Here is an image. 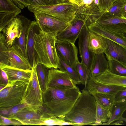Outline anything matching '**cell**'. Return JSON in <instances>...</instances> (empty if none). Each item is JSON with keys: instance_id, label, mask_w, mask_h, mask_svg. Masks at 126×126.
<instances>
[{"instance_id": "1", "label": "cell", "mask_w": 126, "mask_h": 126, "mask_svg": "<svg viewBox=\"0 0 126 126\" xmlns=\"http://www.w3.org/2000/svg\"><path fill=\"white\" fill-rule=\"evenodd\" d=\"M81 93L77 86L47 87L42 92L43 105L55 117L63 118L71 110Z\"/></svg>"}, {"instance_id": "2", "label": "cell", "mask_w": 126, "mask_h": 126, "mask_svg": "<svg viewBox=\"0 0 126 126\" xmlns=\"http://www.w3.org/2000/svg\"><path fill=\"white\" fill-rule=\"evenodd\" d=\"M81 92L71 110L63 119L71 125H97L96 99L85 88Z\"/></svg>"}, {"instance_id": "3", "label": "cell", "mask_w": 126, "mask_h": 126, "mask_svg": "<svg viewBox=\"0 0 126 126\" xmlns=\"http://www.w3.org/2000/svg\"><path fill=\"white\" fill-rule=\"evenodd\" d=\"M58 33L46 32L41 29L34 34V47L38 63L48 68L58 67L59 59L55 47Z\"/></svg>"}, {"instance_id": "4", "label": "cell", "mask_w": 126, "mask_h": 126, "mask_svg": "<svg viewBox=\"0 0 126 126\" xmlns=\"http://www.w3.org/2000/svg\"><path fill=\"white\" fill-rule=\"evenodd\" d=\"M28 10L33 13H44L70 24L74 19L78 8L75 4L65 0L55 4L47 5H29Z\"/></svg>"}, {"instance_id": "5", "label": "cell", "mask_w": 126, "mask_h": 126, "mask_svg": "<svg viewBox=\"0 0 126 126\" xmlns=\"http://www.w3.org/2000/svg\"><path fill=\"white\" fill-rule=\"evenodd\" d=\"M55 117L43 105H31L22 109L10 119L18 120L23 125H41L44 121Z\"/></svg>"}, {"instance_id": "6", "label": "cell", "mask_w": 126, "mask_h": 126, "mask_svg": "<svg viewBox=\"0 0 126 126\" xmlns=\"http://www.w3.org/2000/svg\"><path fill=\"white\" fill-rule=\"evenodd\" d=\"M28 82L16 81L8 84L0 90V109L20 103Z\"/></svg>"}, {"instance_id": "7", "label": "cell", "mask_w": 126, "mask_h": 126, "mask_svg": "<svg viewBox=\"0 0 126 126\" xmlns=\"http://www.w3.org/2000/svg\"><path fill=\"white\" fill-rule=\"evenodd\" d=\"M34 63L32 69L31 78L27 85L21 103L32 106H43L42 92L37 78Z\"/></svg>"}, {"instance_id": "8", "label": "cell", "mask_w": 126, "mask_h": 126, "mask_svg": "<svg viewBox=\"0 0 126 126\" xmlns=\"http://www.w3.org/2000/svg\"><path fill=\"white\" fill-rule=\"evenodd\" d=\"M33 13L41 30L45 32L58 33L70 24L44 13L39 12Z\"/></svg>"}, {"instance_id": "9", "label": "cell", "mask_w": 126, "mask_h": 126, "mask_svg": "<svg viewBox=\"0 0 126 126\" xmlns=\"http://www.w3.org/2000/svg\"><path fill=\"white\" fill-rule=\"evenodd\" d=\"M55 47L59 58L74 67L79 62L78 49L75 44L56 39Z\"/></svg>"}, {"instance_id": "10", "label": "cell", "mask_w": 126, "mask_h": 126, "mask_svg": "<svg viewBox=\"0 0 126 126\" xmlns=\"http://www.w3.org/2000/svg\"><path fill=\"white\" fill-rule=\"evenodd\" d=\"M89 29L86 25L83 27L78 37V45L81 63L86 68L89 77L92 64L95 55L88 46Z\"/></svg>"}, {"instance_id": "11", "label": "cell", "mask_w": 126, "mask_h": 126, "mask_svg": "<svg viewBox=\"0 0 126 126\" xmlns=\"http://www.w3.org/2000/svg\"><path fill=\"white\" fill-rule=\"evenodd\" d=\"M41 29L36 20L32 21L28 29L26 39V57L32 68L34 63H38L34 46V34Z\"/></svg>"}, {"instance_id": "12", "label": "cell", "mask_w": 126, "mask_h": 126, "mask_svg": "<svg viewBox=\"0 0 126 126\" xmlns=\"http://www.w3.org/2000/svg\"><path fill=\"white\" fill-rule=\"evenodd\" d=\"M95 23L109 31L119 33H126V18L122 17L109 16L103 14Z\"/></svg>"}, {"instance_id": "13", "label": "cell", "mask_w": 126, "mask_h": 126, "mask_svg": "<svg viewBox=\"0 0 126 126\" xmlns=\"http://www.w3.org/2000/svg\"><path fill=\"white\" fill-rule=\"evenodd\" d=\"M85 88L93 95L102 93L115 95L120 90L126 88V86L102 83L97 81L95 77L91 76L89 77Z\"/></svg>"}, {"instance_id": "14", "label": "cell", "mask_w": 126, "mask_h": 126, "mask_svg": "<svg viewBox=\"0 0 126 126\" xmlns=\"http://www.w3.org/2000/svg\"><path fill=\"white\" fill-rule=\"evenodd\" d=\"M9 66L14 68L25 70H31L28 60L24 56L21 48L13 44L7 52Z\"/></svg>"}, {"instance_id": "15", "label": "cell", "mask_w": 126, "mask_h": 126, "mask_svg": "<svg viewBox=\"0 0 126 126\" xmlns=\"http://www.w3.org/2000/svg\"><path fill=\"white\" fill-rule=\"evenodd\" d=\"M22 27L21 15L17 16L12 19L2 30L1 32L5 36L8 48L11 47L16 38H19L20 37Z\"/></svg>"}, {"instance_id": "16", "label": "cell", "mask_w": 126, "mask_h": 126, "mask_svg": "<svg viewBox=\"0 0 126 126\" xmlns=\"http://www.w3.org/2000/svg\"><path fill=\"white\" fill-rule=\"evenodd\" d=\"M78 6L76 15L83 18L94 16L100 11L98 0H67Z\"/></svg>"}, {"instance_id": "17", "label": "cell", "mask_w": 126, "mask_h": 126, "mask_svg": "<svg viewBox=\"0 0 126 126\" xmlns=\"http://www.w3.org/2000/svg\"><path fill=\"white\" fill-rule=\"evenodd\" d=\"M84 25L83 21L74 19L66 28L57 34V39L75 44Z\"/></svg>"}, {"instance_id": "18", "label": "cell", "mask_w": 126, "mask_h": 126, "mask_svg": "<svg viewBox=\"0 0 126 126\" xmlns=\"http://www.w3.org/2000/svg\"><path fill=\"white\" fill-rule=\"evenodd\" d=\"M61 85L72 87L77 86L65 72L54 68H50L48 70L47 87H54Z\"/></svg>"}, {"instance_id": "19", "label": "cell", "mask_w": 126, "mask_h": 126, "mask_svg": "<svg viewBox=\"0 0 126 126\" xmlns=\"http://www.w3.org/2000/svg\"><path fill=\"white\" fill-rule=\"evenodd\" d=\"M105 38L107 46L104 53L106 58H111L126 66V48L111 40Z\"/></svg>"}, {"instance_id": "20", "label": "cell", "mask_w": 126, "mask_h": 126, "mask_svg": "<svg viewBox=\"0 0 126 126\" xmlns=\"http://www.w3.org/2000/svg\"><path fill=\"white\" fill-rule=\"evenodd\" d=\"M0 68L4 71L7 75L8 84L16 81L28 82L31 78L32 70L20 69L6 65L0 66Z\"/></svg>"}, {"instance_id": "21", "label": "cell", "mask_w": 126, "mask_h": 126, "mask_svg": "<svg viewBox=\"0 0 126 126\" xmlns=\"http://www.w3.org/2000/svg\"><path fill=\"white\" fill-rule=\"evenodd\" d=\"M88 27L90 30L126 48V37L124 34L118 33L107 30L100 27L95 23Z\"/></svg>"}, {"instance_id": "22", "label": "cell", "mask_w": 126, "mask_h": 126, "mask_svg": "<svg viewBox=\"0 0 126 126\" xmlns=\"http://www.w3.org/2000/svg\"><path fill=\"white\" fill-rule=\"evenodd\" d=\"M88 46L91 52L95 54L104 53L106 43L104 37L89 29Z\"/></svg>"}, {"instance_id": "23", "label": "cell", "mask_w": 126, "mask_h": 126, "mask_svg": "<svg viewBox=\"0 0 126 126\" xmlns=\"http://www.w3.org/2000/svg\"><path fill=\"white\" fill-rule=\"evenodd\" d=\"M104 53L95 54L92 64L89 77H96L109 69L108 61Z\"/></svg>"}, {"instance_id": "24", "label": "cell", "mask_w": 126, "mask_h": 126, "mask_svg": "<svg viewBox=\"0 0 126 126\" xmlns=\"http://www.w3.org/2000/svg\"><path fill=\"white\" fill-rule=\"evenodd\" d=\"M95 78L97 81L104 84L126 86V77L113 74L108 69Z\"/></svg>"}, {"instance_id": "25", "label": "cell", "mask_w": 126, "mask_h": 126, "mask_svg": "<svg viewBox=\"0 0 126 126\" xmlns=\"http://www.w3.org/2000/svg\"><path fill=\"white\" fill-rule=\"evenodd\" d=\"M126 110V98L115 101L111 110V115L108 121L103 123L102 125H109L115 121L119 120Z\"/></svg>"}, {"instance_id": "26", "label": "cell", "mask_w": 126, "mask_h": 126, "mask_svg": "<svg viewBox=\"0 0 126 126\" xmlns=\"http://www.w3.org/2000/svg\"><path fill=\"white\" fill-rule=\"evenodd\" d=\"M22 27L21 32L19 38H16L13 44L18 46L21 49L24 56L26 57V50L27 33L29 26L31 21L21 15Z\"/></svg>"}, {"instance_id": "27", "label": "cell", "mask_w": 126, "mask_h": 126, "mask_svg": "<svg viewBox=\"0 0 126 126\" xmlns=\"http://www.w3.org/2000/svg\"><path fill=\"white\" fill-rule=\"evenodd\" d=\"M48 69L41 63H38L36 66L37 79L42 92H45L47 88Z\"/></svg>"}, {"instance_id": "28", "label": "cell", "mask_w": 126, "mask_h": 126, "mask_svg": "<svg viewBox=\"0 0 126 126\" xmlns=\"http://www.w3.org/2000/svg\"><path fill=\"white\" fill-rule=\"evenodd\" d=\"M96 101L103 108L111 110L115 102V95L97 93L93 95Z\"/></svg>"}, {"instance_id": "29", "label": "cell", "mask_w": 126, "mask_h": 126, "mask_svg": "<svg viewBox=\"0 0 126 126\" xmlns=\"http://www.w3.org/2000/svg\"><path fill=\"white\" fill-rule=\"evenodd\" d=\"M59 63L58 68L65 72L76 84H81L79 75L75 69L61 59L59 58Z\"/></svg>"}, {"instance_id": "30", "label": "cell", "mask_w": 126, "mask_h": 126, "mask_svg": "<svg viewBox=\"0 0 126 126\" xmlns=\"http://www.w3.org/2000/svg\"><path fill=\"white\" fill-rule=\"evenodd\" d=\"M109 65V70L112 73L117 75L126 77V66L110 57L106 58Z\"/></svg>"}, {"instance_id": "31", "label": "cell", "mask_w": 126, "mask_h": 126, "mask_svg": "<svg viewBox=\"0 0 126 126\" xmlns=\"http://www.w3.org/2000/svg\"><path fill=\"white\" fill-rule=\"evenodd\" d=\"M97 125L108 122L111 115V110L102 107L96 101Z\"/></svg>"}, {"instance_id": "32", "label": "cell", "mask_w": 126, "mask_h": 126, "mask_svg": "<svg viewBox=\"0 0 126 126\" xmlns=\"http://www.w3.org/2000/svg\"><path fill=\"white\" fill-rule=\"evenodd\" d=\"M126 3L125 0H117L106 10L104 15L109 16L122 17V8Z\"/></svg>"}, {"instance_id": "33", "label": "cell", "mask_w": 126, "mask_h": 126, "mask_svg": "<svg viewBox=\"0 0 126 126\" xmlns=\"http://www.w3.org/2000/svg\"><path fill=\"white\" fill-rule=\"evenodd\" d=\"M21 11L12 0H0V12L12 13L17 16Z\"/></svg>"}, {"instance_id": "34", "label": "cell", "mask_w": 126, "mask_h": 126, "mask_svg": "<svg viewBox=\"0 0 126 126\" xmlns=\"http://www.w3.org/2000/svg\"><path fill=\"white\" fill-rule=\"evenodd\" d=\"M0 34V66L9 65L7 52L8 48L7 47L5 36L3 33Z\"/></svg>"}, {"instance_id": "35", "label": "cell", "mask_w": 126, "mask_h": 126, "mask_svg": "<svg viewBox=\"0 0 126 126\" xmlns=\"http://www.w3.org/2000/svg\"><path fill=\"white\" fill-rule=\"evenodd\" d=\"M31 106L26 103H21L6 108L0 109V115L11 118L24 108Z\"/></svg>"}, {"instance_id": "36", "label": "cell", "mask_w": 126, "mask_h": 126, "mask_svg": "<svg viewBox=\"0 0 126 126\" xmlns=\"http://www.w3.org/2000/svg\"><path fill=\"white\" fill-rule=\"evenodd\" d=\"M73 68L79 75L81 84L84 85L85 86L89 78L86 68L83 64L79 62Z\"/></svg>"}, {"instance_id": "37", "label": "cell", "mask_w": 126, "mask_h": 126, "mask_svg": "<svg viewBox=\"0 0 126 126\" xmlns=\"http://www.w3.org/2000/svg\"><path fill=\"white\" fill-rule=\"evenodd\" d=\"M16 16L13 13L0 12V32Z\"/></svg>"}, {"instance_id": "38", "label": "cell", "mask_w": 126, "mask_h": 126, "mask_svg": "<svg viewBox=\"0 0 126 126\" xmlns=\"http://www.w3.org/2000/svg\"><path fill=\"white\" fill-rule=\"evenodd\" d=\"M13 125L20 126L23 125L19 121L15 119H12L7 117L0 115V125L6 126Z\"/></svg>"}, {"instance_id": "39", "label": "cell", "mask_w": 126, "mask_h": 126, "mask_svg": "<svg viewBox=\"0 0 126 126\" xmlns=\"http://www.w3.org/2000/svg\"><path fill=\"white\" fill-rule=\"evenodd\" d=\"M65 122L63 118L55 117L44 121L41 125H63Z\"/></svg>"}, {"instance_id": "40", "label": "cell", "mask_w": 126, "mask_h": 126, "mask_svg": "<svg viewBox=\"0 0 126 126\" xmlns=\"http://www.w3.org/2000/svg\"><path fill=\"white\" fill-rule=\"evenodd\" d=\"M98 7L100 11L106 10L117 0H98Z\"/></svg>"}, {"instance_id": "41", "label": "cell", "mask_w": 126, "mask_h": 126, "mask_svg": "<svg viewBox=\"0 0 126 126\" xmlns=\"http://www.w3.org/2000/svg\"><path fill=\"white\" fill-rule=\"evenodd\" d=\"M0 68V85L6 86L8 83L7 76L4 71L1 68Z\"/></svg>"}, {"instance_id": "42", "label": "cell", "mask_w": 126, "mask_h": 126, "mask_svg": "<svg viewBox=\"0 0 126 126\" xmlns=\"http://www.w3.org/2000/svg\"><path fill=\"white\" fill-rule=\"evenodd\" d=\"M126 98V88L118 92L115 95V101L121 100Z\"/></svg>"}, {"instance_id": "43", "label": "cell", "mask_w": 126, "mask_h": 126, "mask_svg": "<svg viewBox=\"0 0 126 126\" xmlns=\"http://www.w3.org/2000/svg\"><path fill=\"white\" fill-rule=\"evenodd\" d=\"M18 6V7L20 9H22L25 7H27L28 5H32V3L30 0H17Z\"/></svg>"}, {"instance_id": "44", "label": "cell", "mask_w": 126, "mask_h": 126, "mask_svg": "<svg viewBox=\"0 0 126 126\" xmlns=\"http://www.w3.org/2000/svg\"><path fill=\"white\" fill-rule=\"evenodd\" d=\"M30 0L31 2L32 5H45L50 4L49 0Z\"/></svg>"}, {"instance_id": "45", "label": "cell", "mask_w": 126, "mask_h": 126, "mask_svg": "<svg viewBox=\"0 0 126 126\" xmlns=\"http://www.w3.org/2000/svg\"><path fill=\"white\" fill-rule=\"evenodd\" d=\"M122 17L126 18V3L123 5L122 10Z\"/></svg>"}, {"instance_id": "46", "label": "cell", "mask_w": 126, "mask_h": 126, "mask_svg": "<svg viewBox=\"0 0 126 126\" xmlns=\"http://www.w3.org/2000/svg\"><path fill=\"white\" fill-rule=\"evenodd\" d=\"M65 0H50V4H55L61 2Z\"/></svg>"}, {"instance_id": "47", "label": "cell", "mask_w": 126, "mask_h": 126, "mask_svg": "<svg viewBox=\"0 0 126 126\" xmlns=\"http://www.w3.org/2000/svg\"><path fill=\"white\" fill-rule=\"evenodd\" d=\"M15 4L18 7V3L17 0H12Z\"/></svg>"}, {"instance_id": "48", "label": "cell", "mask_w": 126, "mask_h": 126, "mask_svg": "<svg viewBox=\"0 0 126 126\" xmlns=\"http://www.w3.org/2000/svg\"><path fill=\"white\" fill-rule=\"evenodd\" d=\"M121 121H123L126 122V118H125L123 117H122L119 120Z\"/></svg>"}, {"instance_id": "49", "label": "cell", "mask_w": 126, "mask_h": 126, "mask_svg": "<svg viewBox=\"0 0 126 126\" xmlns=\"http://www.w3.org/2000/svg\"><path fill=\"white\" fill-rule=\"evenodd\" d=\"M124 35L125 36V37H126V33H124Z\"/></svg>"}, {"instance_id": "50", "label": "cell", "mask_w": 126, "mask_h": 126, "mask_svg": "<svg viewBox=\"0 0 126 126\" xmlns=\"http://www.w3.org/2000/svg\"></svg>"}, {"instance_id": "51", "label": "cell", "mask_w": 126, "mask_h": 126, "mask_svg": "<svg viewBox=\"0 0 126 126\" xmlns=\"http://www.w3.org/2000/svg\"></svg>"}]
</instances>
